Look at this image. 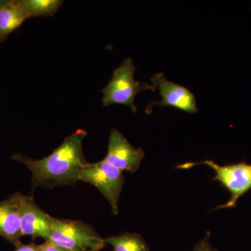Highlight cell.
Masks as SVG:
<instances>
[{"mask_svg": "<svg viewBox=\"0 0 251 251\" xmlns=\"http://www.w3.org/2000/svg\"><path fill=\"white\" fill-rule=\"evenodd\" d=\"M87 135L85 130H75L53 152L41 159H32L21 153H15L11 158L30 171L34 188L73 185L79 181L81 170L87 163L82 147Z\"/></svg>", "mask_w": 251, "mask_h": 251, "instance_id": "cell-1", "label": "cell"}, {"mask_svg": "<svg viewBox=\"0 0 251 251\" xmlns=\"http://www.w3.org/2000/svg\"><path fill=\"white\" fill-rule=\"evenodd\" d=\"M48 241L57 247L75 251H100L106 245L104 239L88 224L54 217Z\"/></svg>", "mask_w": 251, "mask_h": 251, "instance_id": "cell-2", "label": "cell"}, {"mask_svg": "<svg viewBox=\"0 0 251 251\" xmlns=\"http://www.w3.org/2000/svg\"><path fill=\"white\" fill-rule=\"evenodd\" d=\"M135 67L133 60L126 59L112 74L111 80L103 90L102 103L104 106L113 104L126 105L133 112L136 111L135 98L142 91L156 90L152 85L135 80Z\"/></svg>", "mask_w": 251, "mask_h": 251, "instance_id": "cell-3", "label": "cell"}, {"mask_svg": "<svg viewBox=\"0 0 251 251\" xmlns=\"http://www.w3.org/2000/svg\"><path fill=\"white\" fill-rule=\"evenodd\" d=\"M199 165H204L212 168L216 173L214 180L220 181L231 193L228 202L217 206L216 209L235 206L238 200L251 189V165L249 163L242 162L227 166H220L211 160H204L202 162L178 165L177 168L179 169H190Z\"/></svg>", "mask_w": 251, "mask_h": 251, "instance_id": "cell-4", "label": "cell"}, {"mask_svg": "<svg viewBox=\"0 0 251 251\" xmlns=\"http://www.w3.org/2000/svg\"><path fill=\"white\" fill-rule=\"evenodd\" d=\"M79 181L95 186L110 203L112 214L118 215L119 200L125 181L123 171L109 164L105 160L87 163L81 170Z\"/></svg>", "mask_w": 251, "mask_h": 251, "instance_id": "cell-5", "label": "cell"}, {"mask_svg": "<svg viewBox=\"0 0 251 251\" xmlns=\"http://www.w3.org/2000/svg\"><path fill=\"white\" fill-rule=\"evenodd\" d=\"M18 206L23 236H30L33 239L42 238L48 241L50 233L52 217L41 209L34 198L18 193Z\"/></svg>", "mask_w": 251, "mask_h": 251, "instance_id": "cell-6", "label": "cell"}, {"mask_svg": "<svg viewBox=\"0 0 251 251\" xmlns=\"http://www.w3.org/2000/svg\"><path fill=\"white\" fill-rule=\"evenodd\" d=\"M152 85L158 89L161 100L150 103L147 110L151 112L153 105L172 106L188 113L198 112L197 103L194 94L183 86L177 85L166 78L163 74H158L151 77Z\"/></svg>", "mask_w": 251, "mask_h": 251, "instance_id": "cell-7", "label": "cell"}, {"mask_svg": "<svg viewBox=\"0 0 251 251\" xmlns=\"http://www.w3.org/2000/svg\"><path fill=\"white\" fill-rule=\"evenodd\" d=\"M145 157L141 148L132 146L120 130L110 131L107 156L103 160L120 171L134 173L140 168Z\"/></svg>", "mask_w": 251, "mask_h": 251, "instance_id": "cell-8", "label": "cell"}, {"mask_svg": "<svg viewBox=\"0 0 251 251\" xmlns=\"http://www.w3.org/2000/svg\"><path fill=\"white\" fill-rule=\"evenodd\" d=\"M0 237L18 247L23 237L18 206V193L0 202Z\"/></svg>", "mask_w": 251, "mask_h": 251, "instance_id": "cell-9", "label": "cell"}, {"mask_svg": "<svg viewBox=\"0 0 251 251\" xmlns=\"http://www.w3.org/2000/svg\"><path fill=\"white\" fill-rule=\"evenodd\" d=\"M27 19V15L19 0L6 1V4L0 8V43L4 42L9 34Z\"/></svg>", "mask_w": 251, "mask_h": 251, "instance_id": "cell-10", "label": "cell"}, {"mask_svg": "<svg viewBox=\"0 0 251 251\" xmlns=\"http://www.w3.org/2000/svg\"><path fill=\"white\" fill-rule=\"evenodd\" d=\"M106 244L113 247V251H150L148 244L140 234L125 232L104 239Z\"/></svg>", "mask_w": 251, "mask_h": 251, "instance_id": "cell-11", "label": "cell"}, {"mask_svg": "<svg viewBox=\"0 0 251 251\" xmlns=\"http://www.w3.org/2000/svg\"><path fill=\"white\" fill-rule=\"evenodd\" d=\"M27 18L48 17L55 14L63 1L59 0H19Z\"/></svg>", "mask_w": 251, "mask_h": 251, "instance_id": "cell-12", "label": "cell"}, {"mask_svg": "<svg viewBox=\"0 0 251 251\" xmlns=\"http://www.w3.org/2000/svg\"><path fill=\"white\" fill-rule=\"evenodd\" d=\"M210 236V232H208L205 237L196 244L192 251H219L211 247L210 242H209Z\"/></svg>", "mask_w": 251, "mask_h": 251, "instance_id": "cell-13", "label": "cell"}, {"mask_svg": "<svg viewBox=\"0 0 251 251\" xmlns=\"http://www.w3.org/2000/svg\"><path fill=\"white\" fill-rule=\"evenodd\" d=\"M39 251H75L68 250V249H63L59 247H57L55 244H52V242L46 241L44 244L39 245Z\"/></svg>", "mask_w": 251, "mask_h": 251, "instance_id": "cell-14", "label": "cell"}, {"mask_svg": "<svg viewBox=\"0 0 251 251\" xmlns=\"http://www.w3.org/2000/svg\"><path fill=\"white\" fill-rule=\"evenodd\" d=\"M15 251H39V245H36L34 243L28 244H20L16 247Z\"/></svg>", "mask_w": 251, "mask_h": 251, "instance_id": "cell-15", "label": "cell"}, {"mask_svg": "<svg viewBox=\"0 0 251 251\" xmlns=\"http://www.w3.org/2000/svg\"><path fill=\"white\" fill-rule=\"evenodd\" d=\"M6 1H3V0H0V8L2 7L5 4H6Z\"/></svg>", "mask_w": 251, "mask_h": 251, "instance_id": "cell-16", "label": "cell"}]
</instances>
